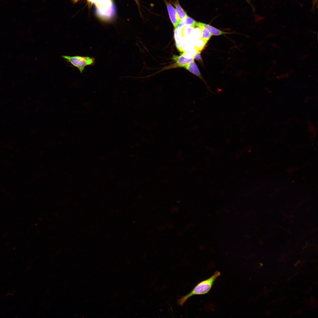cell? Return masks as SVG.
<instances>
[{"instance_id":"obj_1","label":"cell","mask_w":318,"mask_h":318,"mask_svg":"<svg viewBox=\"0 0 318 318\" xmlns=\"http://www.w3.org/2000/svg\"><path fill=\"white\" fill-rule=\"evenodd\" d=\"M220 275V272L216 271L208 278L199 282L189 293L180 297L177 300L178 304L182 306L187 300L192 296L207 294L211 289L217 279Z\"/></svg>"},{"instance_id":"obj_2","label":"cell","mask_w":318,"mask_h":318,"mask_svg":"<svg viewBox=\"0 0 318 318\" xmlns=\"http://www.w3.org/2000/svg\"><path fill=\"white\" fill-rule=\"evenodd\" d=\"M62 57L77 67L81 73L84 70L86 66L92 65L95 63V59L88 57L62 55Z\"/></svg>"},{"instance_id":"obj_3","label":"cell","mask_w":318,"mask_h":318,"mask_svg":"<svg viewBox=\"0 0 318 318\" xmlns=\"http://www.w3.org/2000/svg\"><path fill=\"white\" fill-rule=\"evenodd\" d=\"M95 4L97 14L101 18L108 20L113 16L115 9L111 0H99Z\"/></svg>"},{"instance_id":"obj_4","label":"cell","mask_w":318,"mask_h":318,"mask_svg":"<svg viewBox=\"0 0 318 318\" xmlns=\"http://www.w3.org/2000/svg\"><path fill=\"white\" fill-rule=\"evenodd\" d=\"M167 7L170 19L173 26L177 27L180 21L176 9L171 3L166 0H163Z\"/></svg>"},{"instance_id":"obj_5","label":"cell","mask_w":318,"mask_h":318,"mask_svg":"<svg viewBox=\"0 0 318 318\" xmlns=\"http://www.w3.org/2000/svg\"><path fill=\"white\" fill-rule=\"evenodd\" d=\"M196 26L199 28L201 32V36L199 39L202 41L206 45L212 36L209 31L201 24V22H197Z\"/></svg>"},{"instance_id":"obj_6","label":"cell","mask_w":318,"mask_h":318,"mask_svg":"<svg viewBox=\"0 0 318 318\" xmlns=\"http://www.w3.org/2000/svg\"><path fill=\"white\" fill-rule=\"evenodd\" d=\"M173 59L176 62V66L184 67L189 63L194 61V58H187L182 54L179 56L174 55Z\"/></svg>"},{"instance_id":"obj_7","label":"cell","mask_w":318,"mask_h":318,"mask_svg":"<svg viewBox=\"0 0 318 318\" xmlns=\"http://www.w3.org/2000/svg\"><path fill=\"white\" fill-rule=\"evenodd\" d=\"M184 67L190 72L198 77L205 82L196 64L194 61L189 63Z\"/></svg>"},{"instance_id":"obj_8","label":"cell","mask_w":318,"mask_h":318,"mask_svg":"<svg viewBox=\"0 0 318 318\" xmlns=\"http://www.w3.org/2000/svg\"><path fill=\"white\" fill-rule=\"evenodd\" d=\"M196 22L193 19L187 16L180 21L177 27L181 29L185 26H189L194 28L196 26Z\"/></svg>"},{"instance_id":"obj_9","label":"cell","mask_w":318,"mask_h":318,"mask_svg":"<svg viewBox=\"0 0 318 318\" xmlns=\"http://www.w3.org/2000/svg\"><path fill=\"white\" fill-rule=\"evenodd\" d=\"M201 24L209 31L212 36H219L230 33L221 31L208 24L201 22Z\"/></svg>"},{"instance_id":"obj_10","label":"cell","mask_w":318,"mask_h":318,"mask_svg":"<svg viewBox=\"0 0 318 318\" xmlns=\"http://www.w3.org/2000/svg\"><path fill=\"white\" fill-rule=\"evenodd\" d=\"M174 38L176 46L178 49L180 46L183 40L181 29L178 27L175 28L174 32Z\"/></svg>"},{"instance_id":"obj_11","label":"cell","mask_w":318,"mask_h":318,"mask_svg":"<svg viewBox=\"0 0 318 318\" xmlns=\"http://www.w3.org/2000/svg\"><path fill=\"white\" fill-rule=\"evenodd\" d=\"M173 4L175 7V8L180 21L188 16L186 11L180 6L178 0H176L175 2L173 3Z\"/></svg>"},{"instance_id":"obj_12","label":"cell","mask_w":318,"mask_h":318,"mask_svg":"<svg viewBox=\"0 0 318 318\" xmlns=\"http://www.w3.org/2000/svg\"><path fill=\"white\" fill-rule=\"evenodd\" d=\"M201 51H198L194 55V58L197 61L202 62V59L201 55Z\"/></svg>"},{"instance_id":"obj_13","label":"cell","mask_w":318,"mask_h":318,"mask_svg":"<svg viewBox=\"0 0 318 318\" xmlns=\"http://www.w3.org/2000/svg\"><path fill=\"white\" fill-rule=\"evenodd\" d=\"M87 0L88 1L90 2H91L92 3H95L97 1V0Z\"/></svg>"},{"instance_id":"obj_14","label":"cell","mask_w":318,"mask_h":318,"mask_svg":"<svg viewBox=\"0 0 318 318\" xmlns=\"http://www.w3.org/2000/svg\"><path fill=\"white\" fill-rule=\"evenodd\" d=\"M73 1L74 2H76L79 0H71Z\"/></svg>"}]
</instances>
